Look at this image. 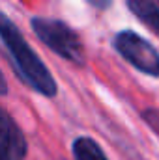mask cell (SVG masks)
Segmentation results:
<instances>
[{
    "mask_svg": "<svg viewBox=\"0 0 159 160\" xmlns=\"http://www.w3.org/2000/svg\"><path fill=\"white\" fill-rule=\"evenodd\" d=\"M0 41L6 48L13 73L23 84L49 99L58 93L54 77L51 75L43 60L36 54V50L30 47V43L25 39L19 26L4 11H0Z\"/></svg>",
    "mask_w": 159,
    "mask_h": 160,
    "instance_id": "cell-1",
    "label": "cell"
},
{
    "mask_svg": "<svg viewBox=\"0 0 159 160\" xmlns=\"http://www.w3.org/2000/svg\"><path fill=\"white\" fill-rule=\"evenodd\" d=\"M28 143L15 119L0 106V160H25Z\"/></svg>",
    "mask_w": 159,
    "mask_h": 160,
    "instance_id": "cell-4",
    "label": "cell"
},
{
    "mask_svg": "<svg viewBox=\"0 0 159 160\" xmlns=\"http://www.w3.org/2000/svg\"><path fill=\"white\" fill-rule=\"evenodd\" d=\"M0 95H8V82H6L2 69H0Z\"/></svg>",
    "mask_w": 159,
    "mask_h": 160,
    "instance_id": "cell-8",
    "label": "cell"
},
{
    "mask_svg": "<svg viewBox=\"0 0 159 160\" xmlns=\"http://www.w3.org/2000/svg\"><path fill=\"white\" fill-rule=\"evenodd\" d=\"M90 6H94L96 9H107L111 4H112V0H86Z\"/></svg>",
    "mask_w": 159,
    "mask_h": 160,
    "instance_id": "cell-7",
    "label": "cell"
},
{
    "mask_svg": "<svg viewBox=\"0 0 159 160\" xmlns=\"http://www.w3.org/2000/svg\"><path fill=\"white\" fill-rule=\"evenodd\" d=\"M30 28L47 48H51L54 54H58L66 62L77 67H82L86 63V52H84V45L80 41L79 34L64 21L32 17Z\"/></svg>",
    "mask_w": 159,
    "mask_h": 160,
    "instance_id": "cell-2",
    "label": "cell"
},
{
    "mask_svg": "<svg viewBox=\"0 0 159 160\" xmlns=\"http://www.w3.org/2000/svg\"><path fill=\"white\" fill-rule=\"evenodd\" d=\"M112 45L116 52L137 71L159 78V52L150 41L133 30H122L114 36Z\"/></svg>",
    "mask_w": 159,
    "mask_h": 160,
    "instance_id": "cell-3",
    "label": "cell"
},
{
    "mask_svg": "<svg viewBox=\"0 0 159 160\" xmlns=\"http://www.w3.org/2000/svg\"><path fill=\"white\" fill-rule=\"evenodd\" d=\"M129 11L139 17L159 38V6L152 0H125Z\"/></svg>",
    "mask_w": 159,
    "mask_h": 160,
    "instance_id": "cell-5",
    "label": "cell"
},
{
    "mask_svg": "<svg viewBox=\"0 0 159 160\" xmlns=\"http://www.w3.org/2000/svg\"><path fill=\"white\" fill-rule=\"evenodd\" d=\"M71 151L75 160H109L101 145L90 136H79L73 142Z\"/></svg>",
    "mask_w": 159,
    "mask_h": 160,
    "instance_id": "cell-6",
    "label": "cell"
}]
</instances>
